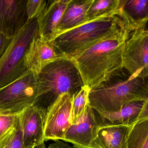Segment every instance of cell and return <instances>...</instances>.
<instances>
[{
  "mask_svg": "<svg viewBox=\"0 0 148 148\" xmlns=\"http://www.w3.org/2000/svg\"><path fill=\"white\" fill-rule=\"evenodd\" d=\"M130 35L123 24L70 59L78 69L84 85L91 89L123 69L125 46Z\"/></svg>",
  "mask_w": 148,
  "mask_h": 148,
  "instance_id": "obj_1",
  "label": "cell"
},
{
  "mask_svg": "<svg viewBox=\"0 0 148 148\" xmlns=\"http://www.w3.org/2000/svg\"><path fill=\"white\" fill-rule=\"evenodd\" d=\"M121 70L90 89L89 104L96 112L114 113L126 103L148 99V77H136L129 74L121 75Z\"/></svg>",
  "mask_w": 148,
  "mask_h": 148,
  "instance_id": "obj_2",
  "label": "cell"
},
{
  "mask_svg": "<svg viewBox=\"0 0 148 148\" xmlns=\"http://www.w3.org/2000/svg\"><path fill=\"white\" fill-rule=\"evenodd\" d=\"M38 93L33 106L47 114L62 95H73L84 86L78 69L72 59L63 57L46 66L38 74Z\"/></svg>",
  "mask_w": 148,
  "mask_h": 148,
  "instance_id": "obj_3",
  "label": "cell"
},
{
  "mask_svg": "<svg viewBox=\"0 0 148 148\" xmlns=\"http://www.w3.org/2000/svg\"><path fill=\"white\" fill-rule=\"evenodd\" d=\"M123 24L118 15L105 16L64 32L49 42L58 55L71 59Z\"/></svg>",
  "mask_w": 148,
  "mask_h": 148,
  "instance_id": "obj_4",
  "label": "cell"
},
{
  "mask_svg": "<svg viewBox=\"0 0 148 148\" xmlns=\"http://www.w3.org/2000/svg\"><path fill=\"white\" fill-rule=\"evenodd\" d=\"M39 36L37 20L28 22L12 39L0 59V89L10 84L27 71L24 65L25 54L34 38Z\"/></svg>",
  "mask_w": 148,
  "mask_h": 148,
  "instance_id": "obj_5",
  "label": "cell"
},
{
  "mask_svg": "<svg viewBox=\"0 0 148 148\" xmlns=\"http://www.w3.org/2000/svg\"><path fill=\"white\" fill-rule=\"evenodd\" d=\"M38 75L27 70L21 77L0 89V113L18 114L35 102Z\"/></svg>",
  "mask_w": 148,
  "mask_h": 148,
  "instance_id": "obj_6",
  "label": "cell"
},
{
  "mask_svg": "<svg viewBox=\"0 0 148 148\" xmlns=\"http://www.w3.org/2000/svg\"><path fill=\"white\" fill-rule=\"evenodd\" d=\"M123 68L130 75L148 77V30L133 31L126 42Z\"/></svg>",
  "mask_w": 148,
  "mask_h": 148,
  "instance_id": "obj_7",
  "label": "cell"
},
{
  "mask_svg": "<svg viewBox=\"0 0 148 148\" xmlns=\"http://www.w3.org/2000/svg\"><path fill=\"white\" fill-rule=\"evenodd\" d=\"M73 95L63 94L48 110L44 128L45 141L62 140L72 124Z\"/></svg>",
  "mask_w": 148,
  "mask_h": 148,
  "instance_id": "obj_8",
  "label": "cell"
},
{
  "mask_svg": "<svg viewBox=\"0 0 148 148\" xmlns=\"http://www.w3.org/2000/svg\"><path fill=\"white\" fill-rule=\"evenodd\" d=\"M100 127L95 110L88 103L72 123L62 141L72 143L76 148H92Z\"/></svg>",
  "mask_w": 148,
  "mask_h": 148,
  "instance_id": "obj_9",
  "label": "cell"
},
{
  "mask_svg": "<svg viewBox=\"0 0 148 148\" xmlns=\"http://www.w3.org/2000/svg\"><path fill=\"white\" fill-rule=\"evenodd\" d=\"M47 114L42 109L31 106L19 114L23 146L34 148L43 143Z\"/></svg>",
  "mask_w": 148,
  "mask_h": 148,
  "instance_id": "obj_10",
  "label": "cell"
},
{
  "mask_svg": "<svg viewBox=\"0 0 148 148\" xmlns=\"http://www.w3.org/2000/svg\"><path fill=\"white\" fill-rule=\"evenodd\" d=\"M27 0H0V32L13 39L28 22Z\"/></svg>",
  "mask_w": 148,
  "mask_h": 148,
  "instance_id": "obj_11",
  "label": "cell"
},
{
  "mask_svg": "<svg viewBox=\"0 0 148 148\" xmlns=\"http://www.w3.org/2000/svg\"><path fill=\"white\" fill-rule=\"evenodd\" d=\"M63 57L56 52L49 42L37 36L33 39L26 51L24 65L28 70L38 75L46 66Z\"/></svg>",
  "mask_w": 148,
  "mask_h": 148,
  "instance_id": "obj_12",
  "label": "cell"
},
{
  "mask_svg": "<svg viewBox=\"0 0 148 148\" xmlns=\"http://www.w3.org/2000/svg\"><path fill=\"white\" fill-rule=\"evenodd\" d=\"M71 0L47 1L43 11L37 17L39 36L46 41H52L56 28Z\"/></svg>",
  "mask_w": 148,
  "mask_h": 148,
  "instance_id": "obj_13",
  "label": "cell"
},
{
  "mask_svg": "<svg viewBox=\"0 0 148 148\" xmlns=\"http://www.w3.org/2000/svg\"><path fill=\"white\" fill-rule=\"evenodd\" d=\"M118 16L130 33L145 29L148 23V0H120Z\"/></svg>",
  "mask_w": 148,
  "mask_h": 148,
  "instance_id": "obj_14",
  "label": "cell"
},
{
  "mask_svg": "<svg viewBox=\"0 0 148 148\" xmlns=\"http://www.w3.org/2000/svg\"><path fill=\"white\" fill-rule=\"evenodd\" d=\"M145 101H135L126 103L121 109L114 113L95 112L101 127L108 126H129L136 121L144 105Z\"/></svg>",
  "mask_w": 148,
  "mask_h": 148,
  "instance_id": "obj_15",
  "label": "cell"
},
{
  "mask_svg": "<svg viewBox=\"0 0 148 148\" xmlns=\"http://www.w3.org/2000/svg\"><path fill=\"white\" fill-rule=\"evenodd\" d=\"M94 1L71 0L56 28L52 40L62 33L87 22V12Z\"/></svg>",
  "mask_w": 148,
  "mask_h": 148,
  "instance_id": "obj_16",
  "label": "cell"
},
{
  "mask_svg": "<svg viewBox=\"0 0 148 148\" xmlns=\"http://www.w3.org/2000/svg\"><path fill=\"white\" fill-rule=\"evenodd\" d=\"M132 126L101 127L92 148H127L128 138Z\"/></svg>",
  "mask_w": 148,
  "mask_h": 148,
  "instance_id": "obj_17",
  "label": "cell"
},
{
  "mask_svg": "<svg viewBox=\"0 0 148 148\" xmlns=\"http://www.w3.org/2000/svg\"><path fill=\"white\" fill-rule=\"evenodd\" d=\"M120 0H94L86 15L87 22L105 16L118 15Z\"/></svg>",
  "mask_w": 148,
  "mask_h": 148,
  "instance_id": "obj_18",
  "label": "cell"
},
{
  "mask_svg": "<svg viewBox=\"0 0 148 148\" xmlns=\"http://www.w3.org/2000/svg\"><path fill=\"white\" fill-rule=\"evenodd\" d=\"M127 148H148V117L137 121L132 126Z\"/></svg>",
  "mask_w": 148,
  "mask_h": 148,
  "instance_id": "obj_19",
  "label": "cell"
},
{
  "mask_svg": "<svg viewBox=\"0 0 148 148\" xmlns=\"http://www.w3.org/2000/svg\"><path fill=\"white\" fill-rule=\"evenodd\" d=\"M90 88L84 85L73 96L72 102V123L82 114L88 103Z\"/></svg>",
  "mask_w": 148,
  "mask_h": 148,
  "instance_id": "obj_20",
  "label": "cell"
},
{
  "mask_svg": "<svg viewBox=\"0 0 148 148\" xmlns=\"http://www.w3.org/2000/svg\"><path fill=\"white\" fill-rule=\"evenodd\" d=\"M0 148H25L23 144L19 120L16 127L0 141Z\"/></svg>",
  "mask_w": 148,
  "mask_h": 148,
  "instance_id": "obj_21",
  "label": "cell"
},
{
  "mask_svg": "<svg viewBox=\"0 0 148 148\" xmlns=\"http://www.w3.org/2000/svg\"><path fill=\"white\" fill-rule=\"evenodd\" d=\"M19 114H6L0 113V141L16 127Z\"/></svg>",
  "mask_w": 148,
  "mask_h": 148,
  "instance_id": "obj_22",
  "label": "cell"
},
{
  "mask_svg": "<svg viewBox=\"0 0 148 148\" xmlns=\"http://www.w3.org/2000/svg\"><path fill=\"white\" fill-rule=\"evenodd\" d=\"M47 3L44 0H27L26 11L28 22L37 19L43 11Z\"/></svg>",
  "mask_w": 148,
  "mask_h": 148,
  "instance_id": "obj_23",
  "label": "cell"
},
{
  "mask_svg": "<svg viewBox=\"0 0 148 148\" xmlns=\"http://www.w3.org/2000/svg\"><path fill=\"white\" fill-rule=\"evenodd\" d=\"M12 39L8 38L0 32V59L10 45Z\"/></svg>",
  "mask_w": 148,
  "mask_h": 148,
  "instance_id": "obj_24",
  "label": "cell"
},
{
  "mask_svg": "<svg viewBox=\"0 0 148 148\" xmlns=\"http://www.w3.org/2000/svg\"><path fill=\"white\" fill-rule=\"evenodd\" d=\"M47 148H76L65 143L62 141H56L54 143L50 144Z\"/></svg>",
  "mask_w": 148,
  "mask_h": 148,
  "instance_id": "obj_25",
  "label": "cell"
},
{
  "mask_svg": "<svg viewBox=\"0 0 148 148\" xmlns=\"http://www.w3.org/2000/svg\"><path fill=\"white\" fill-rule=\"evenodd\" d=\"M147 117H148V98L144 101V105L137 121L144 119V118H147Z\"/></svg>",
  "mask_w": 148,
  "mask_h": 148,
  "instance_id": "obj_26",
  "label": "cell"
},
{
  "mask_svg": "<svg viewBox=\"0 0 148 148\" xmlns=\"http://www.w3.org/2000/svg\"><path fill=\"white\" fill-rule=\"evenodd\" d=\"M34 148H46V146H45V143L43 142L42 144L41 145H39V146H37V147H35Z\"/></svg>",
  "mask_w": 148,
  "mask_h": 148,
  "instance_id": "obj_27",
  "label": "cell"
}]
</instances>
